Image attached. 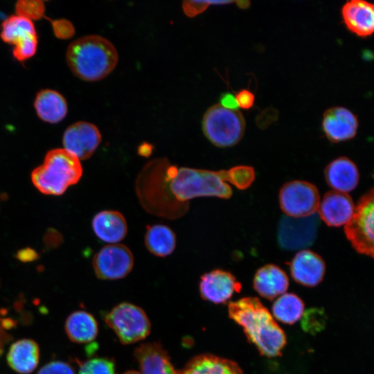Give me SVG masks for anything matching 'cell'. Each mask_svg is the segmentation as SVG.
Masks as SVG:
<instances>
[{"instance_id":"obj_8","label":"cell","mask_w":374,"mask_h":374,"mask_svg":"<svg viewBox=\"0 0 374 374\" xmlns=\"http://www.w3.org/2000/svg\"><path fill=\"white\" fill-rule=\"evenodd\" d=\"M279 204L287 216L307 217L315 213L320 203L317 188L312 184L295 180L285 184L279 192Z\"/></svg>"},{"instance_id":"obj_12","label":"cell","mask_w":374,"mask_h":374,"mask_svg":"<svg viewBox=\"0 0 374 374\" xmlns=\"http://www.w3.org/2000/svg\"><path fill=\"white\" fill-rule=\"evenodd\" d=\"M98 128L92 123L79 121L68 127L63 134L65 150L75 155L79 160L89 158L101 141Z\"/></svg>"},{"instance_id":"obj_32","label":"cell","mask_w":374,"mask_h":374,"mask_svg":"<svg viewBox=\"0 0 374 374\" xmlns=\"http://www.w3.org/2000/svg\"><path fill=\"white\" fill-rule=\"evenodd\" d=\"M37 374H75L69 364L62 361H53L42 366Z\"/></svg>"},{"instance_id":"obj_35","label":"cell","mask_w":374,"mask_h":374,"mask_svg":"<svg viewBox=\"0 0 374 374\" xmlns=\"http://www.w3.org/2000/svg\"><path fill=\"white\" fill-rule=\"evenodd\" d=\"M220 105L228 109L238 110V109L235 96L229 92L224 93L221 96Z\"/></svg>"},{"instance_id":"obj_18","label":"cell","mask_w":374,"mask_h":374,"mask_svg":"<svg viewBox=\"0 0 374 374\" xmlns=\"http://www.w3.org/2000/svg\"><path fill=\"white\" fill-rule=\"evenodd\" d=\"M134 356L141 374H181L172 365L166 351L158 343H148L136 348Z\"/></svg>"},{"instance_id":"obj_3","label":"cell","mask_w":374,"mask_h":374,"mask_svg":"<svg viewBox=\"0 0 374 374\" xmlns=\"http://www.w3.org/2000/svg\"><path fill=\"white\" fill-rule=\"evenodd\" d=\"M66 58L77 77L93 82L105 78L115 69L118 55L110 41L91 35L73 41L67 48Z\"/></svg>"},{"instance_id":"obj_7","label":"cell","mask_w":374,"mask_h":374,"mask_svg":"<svg viewBox=\"0 0 374 374\" xmlns=\"http://www.w3.org/2000/svg\"><path fill=\"white\" fill-rule=\"evenodd\" d=\"M105 322L123 344L142 340L150 332V323L144 311L129 303L115 306L107 314Z\"/></svg>"},{"instance_id":"obj_23","label":"cell","mask_w":374,"mask_h":374,"mask_svg":"<svg viewBox=\"0 0 374 374\" xmlns=\"http://www.w3.org/2000/svg\"><path fill=\"white\" fill-rule=\"evenodd\" d=\"M34 107L37 116L43 121L57 123L64 118L67 113V103L57 91L43 89L36 96Z\"/></svg>"},{"instance_id":"obj_30","label":"cell","mask_w":374,"mask_h":374,"mask_svg":"<svg viewBox=\"0 0 374 374\" xmlns=\"http://www.w3.org/2000/svg\"><path fill=\"white\" fill-rule=\"evenodd\" d=\"M303 315L301 325L307 332L313 333L323 328L326 317L323 310L312 308L308 310Z\"/></svg>"},{"instance_id":"obj_14","label":"cell","mask_w":374,"mask_h":374,"mask_svg":"<svg viewBox=\"0 0 374 374\" xmlns=\"http://www.w3.org/2000/svg\"><path fill=\"white\" fill-rule=\"evenodd\" d=\"M359 126L357 116L344 107L328 109L322 119V129L327 139L339 143L353 139Z\"/></svg>"},{"instance_id":"obj_38","label":"cell","mask_w":374,"mask_h":374,"mask_svg":"<svg viewBox=\"0 0 374 374\" xmlns=\"http://www.w3.org/2000/svg\"><path fill=\"white\" fill-rule=\"evenodd\" d=\"M123 374H141V373L135 371H129Z\"/></svg>"},{"instance_id":"obj_17","label":"cell","mask_w":374,"mask_h":374,"mask_svg":"<svg viewBox=\"0 0 374 374\" xmlns=\"http://www.w3.org/2000/svg\"><path fill=\"white\" fill-rule=\"evenodd\" d=\"M343 22L359 37H368L374 32V5L363 0H351L341 8Z\"/></svg>"},{"instance_id":"obj_22","label":"cell","mask_w":374,"mask_h":374,"mask_svg":"<svg viewBox=\"0 0 374 374\" xmlns=\"http://www.w3.org/2000/svg\"><path fill=\"white\" fill-rule=\"evenodd\" d=\"M39 359V348L33 339H22L13 343L7 355L9 366L20 374L35 371Z\"/></svg>"},{"instance_id":"obj_28","label":"cell","mask_w":374,"mask_h":374,"mask_svg":"<svg viewBox=\"0 0 374 374\" xmlns=\"http://www.w3.org/2000/svg\"><path fill=\"white\" fill-rule=\"evenodd\" d=\"M78 374H115V366L109 359L93 358L80 365Z\"/></svg>"},{"instance_id":"obj_13","label":"cell","mask_w":374,"mask_h":374,"mask_svg":"<svg viewBox=\"0 0 374 374\" xmlns=\"http://www.w3.org/2000/svg\"><path fill=\"white\" fill-rule=\"evenodd\" d=\"M241 288L242 285L235 276L221 269L203 274L199 285L202 297L215 304L224 303Z\"/></svg>"},{"instance_id":"obj_9","label":"cell","mask_w":374,"mask_h":374,"mask_svg":"<svg viewBox=\"0 0 374 374\" xmlns=\"http://www.w3.org/2000/svg\"><path fill=\"white\" fill-rule=\"evenodd\" d=\"M1 37L14 45L13 55L19 61L33 57L37 51V36L33 21L19 15H11L2 24Z\"/></svg>"},{"instance_id":"obj_25","label":"cell","mask_w":374,"mask_h":374,"mask_svg":"<svg viewBox=\"0 0 374 374\" xmlns=\"http://www.w3.org/2000/svg\"><path fill=\"white\" fill-rule=\"evenodd\" d=\"M64 330L69 339L77 344L92 341L98 335V324L89 312L78 310L71 313L66 319Z\"/></svg>"},{"instance_id":"obj_19","label":"cell","mask_w":374,"mask_h":374,"mask_svg":"<svg viewBox=\"0 0 374 374\" xmlns=\"http://www.w3.org/2000/svg\"><path fill=\"white\" fill-rule=\"evenodd\" d=\"M253 286L260 296L272 300L285 294L289 286V279L281 268L269 264L256 271Z\"/></svg>"},{"instance_id":"obj_36","label":"cell","mask_w":374,"mask_h":374,"mask_svg":"<svg viewBox=\"0 0 374 374\" xmlns=\"http://www.w3.org/2000/svg\"><path fill=\"white\" fill-rule=\"evenodd\" d=\"M138 154L144 157H150L153 152V145L149 143L143 142L138 148Z\"/></svg>"},{"instance_id":"obj_21","label":"cell","mask_w":374,"mask_h":374,"mask_svg":"<svg viewBox=\"0 0 374 374\" xmlns=\"http://www.w3.org/2000/svg\"><path fill=\"white\" fill-rule=\"evenodd\" d=\"M92 229L100 240L109 244L118 243L127 233L124 216L112 210L102 211L96 214L92 220Z\"/></svg>"},{"instance_id":"obj_26","label":"cell","mask_w":374,"mask_h":374,"mask_svg":"<svg viewBox=\"0 0 374 374\" xmlns=\"http://www.w3.org/2000/svg\"><path fill=\"white\" fill-rule=\"evenodd\" d=\"M144 242L147 249L152 254L163 258L174 251L177 239L171 228L165 224H157L147 226Z\"/></svg>"},{"instance_id":"obj_37","label":"cell","mask_w":374,"mask_h":374,"mask_svg":"<svg viewBox=\"0 0 374 374\" xmlns=\"http://www.w3.org/2000/svg\"><path fill=\"white\" fill-rule=\"evenodd\" d=\"M236 3L240 8H247L249 6L250 2L249 1H236Z\"/></svg>"},{"instance_id":"obj_16","label":"cell","mask_w":374,"mask_h":374,"mask_svg":"<svg viewBox=\"0 0 374 374\" xmlns=\"http://www.w3.org/2000/svg\"><path fill=\"white\" fill-rule=\"evenodd\" d=\"M355 205L347 193L331 190L327 192L318 208L320 218L329 226L346 224L353 215Z\"/></svg>"},{"instance_id":"obj_33","label":"cell","mask_w":374,"mask_h":374,"mask_svg":"<svg viewBox=\"0 0 374 374\" xmlns=\"http://www.w3.org/2000/svg\"><path fill=\"white\" fill-rule=\"evenodd\" d=\"M209 5L208 1H184L182 8L186 15L193 17L206 10Z\"/></svg>"},{"instance_id":"obj_15","label":"cell","mask_w":374,"mask_h":374,"mask_svg":"<svg viewBox=\"0 0 374 374\" xmlns=\"http://www.w3.org/2000/svg\"><path fill=\"white\" fill-rule=\"evenodd\" d=\"M290 269L292 278L297 283L312 287L323 280L326 264L317 253L310 250H301L292 258Z\"/></svg>"},{"instance_id":"obj_27","label":"cell","mask_w":374,"mask_h":374,"mask_svg":"<svg viewBox=\"0 0 374 374\" xmlns=\"http://www.w3.org/2000/svg\"><path fill=\"white\" fill-rule=\"evenodd\" d=\"M271 310L276 320L291 325L302 317L304 313V303L297 295L285 293L276 299Z\"/></svg>"},{"instance_id":"obj_34","label":"cell","mask_w":374,"mask_h":374,"mask_svg":"<svg viewBox=\"0 0 374 374\" xmlns=\"http://www.w3.org/2000/svg\"><path fill=\"white\" fill-rule=\"evenodd\" d=\"M238 107L244 109H250L254 104L255 96L248 89H242L235 96Z\"/></svg>"},{"instance_id":"obj_20","label":"cell","mask_w":374,"mask_h":374,"mask_svg":"<svg viewBox=\"0 0 374 374\" xmlns=\"http://www.w3.org/2000/svg\"><path fill=\"white\" fill-rule=\"evenodd\" d=\"M325 178L333 190L347 193L357 186L359 174L353 161L347 157H340L326 166Z\"/></svg>"},{"instance_id":"obj_10","label":"cell","mask_w":374,"mask_h":374,"mask_svg":"<svg viewBox=\"0 0 374 374\" xmlns=\"http://www.w3.org/2000/svg\"><path fill=\"white\" fill-rule=\"evenodd\" d=\"M319 226L316 214L307 217L281 218L277 232L278 242L281 248L295 250L308 247L314 242Z\"/></svg>"},{"instance_id":"obj_31","label":"cell","mask_w":374,"mask_h":374,"mask_svg":"<svg viewBox=\"0 0 374 374\" xmlns=\"http://www.w3.org/2000/svg\"><path fill=\"white\" fill-rule=\"evenodd\" d=\"M53 31L55 35L62 39L71 38L75 33V28L72 23L66 19H60L51 21Z\"/></svg>"},{"instance_id":"obj_24","label":"cell","mask_w":374,"mask_h":374,"mask_svg":"<svg viewBox=\"0 0 374 374\" xmlns=\"http://www.w3.org/2000/svg\"><path fill=\"white\" fill-rule=\"evenodd\" d=\"M181 374H243V372L233 361L206 354L192 359Z\"/></svg>"},{"instance_id":"obj_2","label":"cell","mask_w":374,"mask_h":374,"mask_svg":"<svg viewBox=\"0 0 374 374\" xmlns=\"http://www.w3.org/2000/svg\"><path fill=\"white\" fill-rule=\"evenodd\" d=\"M228 313L260 355L267 357L281 355L287 343L285 332L258 298L244 297L229 303Z\"/></svg>"},{"instance_id":"obj_1","label":"cell","mask_w":374,"mask_h":374,"mask_svg":"<svg viewBox=\"0 0 374 374\" xmlns=\"http://www.w3.org/2000/svg\"><path fill=\"white\" fill-rule=\"evenodd\" d=\"M163 177L158 183L154 197L162 195L159 202L163 198L164 193L169 195L168 199L175 204L187 206L190 199L199 197H216L229 199L233 191L230 185L232 184L231 170H210L188 167L178 168L171 165L163 159ZM153 197V198H154Z\"/></svg>"},{"instance_id":"obj_4","label":"cell","mask_w":374,"mask_h":374,"mask_svg":"<svg viewBox=\"0 0 374 374\" xmlns=\"http://www.w3.org/2000/svg\"><path fill=\"white\" fill-rule=\"evenodd\" d=\"M82 175L80 160L64 148H58L47 152L43 163L32 172L31 179L41 193L60 195L75 184Z\"/></svg>"},{"instance_id":"obj_29","label":"cell","mask_w":374,"mask_h":374,"mask_svg":"<svg viewBox=\"0 0 374 374\" xmlns=\"http://www.w3.org/2000/svg\"><path fill=\"white\" fill-rule=\"evenodd\" d=\"M15 10L17 15L36 20L44 16L45 5L39 0H20L15 5Z\"/></svg>"},{"instance_id":"obj_5","label":"cell","mask_w":374,"mask_h":374,"mask_svg":"<svg viewBox=\"0 0 374 374\" xmlns=\"http://www.w3.org/2000/svg\"><path fill=\"white\" fill-rule=\"evenodd\" d=\"M202 130L214 145L231 147L240 142L245 130V120L238 110H231L216 104L204 115Z\"/></svg>"},{"instance_id":"obj_11","label":"cell","mask_w":374,"mask_h":374,"mask_svg":"<svg viewBox=\"0 0 374 374\" xmlns=\"http://www.w3.org/2000/svg\"><path fill=\"white\" fill-rule=\"evenodd\" d=\"M133 266L132 252L127 246L118 243L104 246L93 259L94 271L103 280L123 278L132 271Z\"/></svg>"},{"instance_id":"obj_6","label":"cell","mask_w":374,"mask_h":374,"mask_svg":"<svg viewBox=\"0 0 374 374\" xmlns=\"http://www.w3.org/2000/svg\"><path fill=\"white\" fill-rule=\"evenodd\" d=\"M373 189L359 199L352 217L345 224L344 232L359 253L373 257Z\"/></svg>"}]
</instances>
